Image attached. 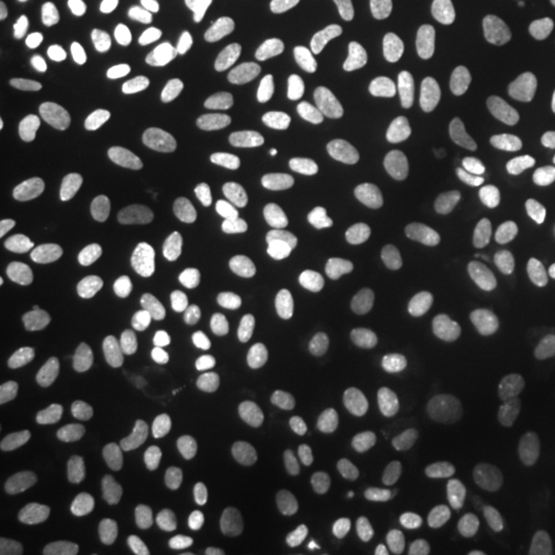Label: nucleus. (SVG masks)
<instances>
[{
  "label": "nucleus",
  "instance_id": "obj_1",
  "mask_svg": "<svg viewBox=\"0 0 555 555\" xmlns=\"http://www.w3.org/2000/svg\"><path fill=\"white\" fill-rule=\"evenodd\" d=\"M426 423L444 444L476 456H518L531 444L525 414L478 383H444L426 408Z\"/></svg>",
  "mask_w": 555,
  "mask_h": 555
},
{
  "label": "nucleus",
  "instance_id": "obj_2",
  "mask_svg": "<svg viewBox=\"0 0 555 555\" xmlns=\"http://www.w3.org/2000/svg\"><path fill=\"white\" fill-rule=\"evenodd\" d=\"M124 356L170 389L192 392L214 371V352L192 321L160 306H133L118 318Z\"/></svg>",
  "mask_w": 555,
  "mask_h": 555
},
{
  "label": "nucleus",
  "instance_id": "obj_3",
  "mask_svg": "<svg viewBox=\"0 0 555 555\" xmlns=\"http://www.w3.org/2000/svg\"><path fill=\"white\" fill-rule=\"evenodd\" d=\"M324 469L343 491L379 506L420 509L429 500V488L416 469H411L396 454H389L386 448L361 438H339L327 444Z\"/></svg>",
  "mask_w": 555,
  "mask_h": 555
},
{
  "label": "nucleus",
  "instance_id": "obj_4",
  "mask_svg": "<svg viewBox=\"0 0 555 555\" xmlns=\"http://www.w3.org/2000/svg\"><path fill=\"white\" fill-rule=\"evenodd\" d=\"M534 152L509 127H488L438 167V189L451 198L485 201L528 173Z\"/></svg>",
  "mask_w": 555,
  "mask_h": 555
},
{
  "label": "nucleus",
  "instance_id": "obj_5",
  "mask_svg": "<svg viewBox=\"0 0 555 555\" xmlns=\"http://www.w3.org/2000/svg\"><path fill=\"white\" fill-rule=\"evenodd\" d=\"M120 379V356L112 346L87 343L62 361L56 374V404L75 426H93L105 416L108 396Z\"/></svg>",
  "mask_w": 555,
  "mask_h": 555
},
{
  "label": "nucleus",
  "instance_id": "obj_6",
  "mask_svg": "<svg viewBox=\"0 0 555 555\" xmlns=\"http://www.w3.org/2000/svg\"><path fill=\"white\" fill-rule=\"evenodd\" d=\"M331 337L318 327H291L259 352L254 383L262 392H287L331 356Z\"/></svg>",
  "mask_w": 555,
  "mask_h": 555
},
{
  "label": "nucleus",
  "instance_id": "obj_7",
  "mask_svg": "<svg viewBox=\"0 0 555 555\" xmlns=\"http://www.w3.org/2000/svg\"><path fill=\"white\" fill-rule=\"evenodd\" d=\"M550 259H553L550 247L537 235H518L506 241L481 281L485 302L491 309H506L518 299H525L540 284V278L546 275Z\"/></svg>",
  "mask_w": 555,
  "mask_h": 555
},
{
  "label": "nucleus",
  "instance_id": "obj_8",
  "mask_svg": "<svg viewBox=\"0 0 555 555\" xmlns=\"http://www.w3.org/2000/svg\"><path fill=\"white\" fill-rule=\"evenodd\" d=\"M275 120L284 145L297 158L324 155L334 142V112L331 105L299 87H281L275 93Z\"/></svg>",
  "mask_w": 555,
  "mask_h": 555
},
{
  "label": "nucleus",
  "instance_id": "obj_9",
  "mask_svg": "<svg viewBox=\"0 0 555 555\" xmlns=\"http://www.w3.org/2000/svg\"><path fill=\"white\" fill-rule=\"evenodd\" d=\"M124 60H127L130 75L142 80H155L177 68V31L158 7L130 10V16L124 22Z\"/></svg>",
  "mask_w": 555,
  "mask_h": 555
},
{
  "label": "nucleus",
  "instance_id": "obj_10",
  "mask_svg": "<svg viewBox=\"0 0 555 555\" xmlns=\"http://www.w3.org/2000/svg\"><path fill=\"white\" fill-rule=\"evenodd\" d=\"M448 250H451L448 238L438 229L423 225V229H411V232H401L396 238L377 244L367 254L364 272L371 281H379V284L408 281V278L438 269L448 257Z\"/></svg>",
  "mask_w": 555,
  "mask_h": 555
},
{
  "label": "nucleus",
  "instance_id": "obj_11",
  "mask_svg": "<svg viewBox=\"0 0 555 555\" xmlns=\"http://www.w3.org/2000/svg\"><path fill=\"white\" fill-rule=\"evenodd\" d=\"M28 254L43 266H53L62 272H90V275H112L124 269V250L115 244L78 235H38L28 244Z\"/></svg>",
  "mask_w": 555,
  "mask_h": 555
},
{
  "label": "nucleus",
  "instance_id": "obj_12",
  "mask_svg": "<svg viewBox=\"0 0 555 555\" xmlns=\"http://www.w3.org/2000/svg\"><path fill=\"white\" fill-rule=\"evenodd\" d=\"M383 47L389 56L401 62H411L429 72H448L454 68L460 53H456V40L436 28L433 22L423 20H396L386 35H383Z\"/></svg>",
  "mask_w": 555,
  "mask_h": 555
},
{
  "label": "nucleus",
  "instance_id": "obj_13",
  "mask_svg": "<svg viewBox=\"0 0 555 555\" xmlns=\"http://www.w3.org/2000/svg\"><path fill=\"white\" fill-rule=\"evenodd\" d=\"M343 112L361 137H386L396 124V100L374 72H356L346 80Z\"/></svg>",
  "mask_w": 555,
  "mask_h": 555
},
{
  "label": "nucleus",
  "instance_id": "obj_14",
  "mask_svg": "<svg viewBox=\"0 0 555 555\" xmlns=\"http://www.w3.org/2000/svg\"><path fill=\"white\" fill-rule=\"evenodd\" d=\"M488 96L478 90L476 83L466 80H451L444 87H438L429 100L423 102V108L416 112V133L420 137H441L448 130H456L469 120H476L485 112Z\"/></svg>",
  "mask_w": 555,
  "mask_h": 555
},
{
  "label": "nucleus",
  "instance_id": "obj_15",
  "mask_svg": "<svg viewBox=\"0 0 555 555\" xmlns=\"http://www.w3.org/2000/svg\"><path fill=\"white\" fill-rule=\"evenodd\" d=\"M392 217V201L383 192H356L337 198L321 210V232L331 238H352L364 235L371 229H379L386 219Z\"/></svg>",
  "mask_w": 555,
  "mask_h": 555
},
{
  "label": "nucleus",
  "instance_id": "obj_16",
  "mask_svg": "<svg viewBox=\"0 0 555 555\" xmlns=\"http://www.w3.org/2000/svg\"><path fill=\"white\" fill-rule=\"evenodd\" d=\"M87 80V60L75 43L62 47L40 75V105L50 118H62L75 108Z\"/></svg>",
  "mask_w": 555,
  "mask_h": 555
},
{
  "label": "nucleus",
  "instance_id": "obj_17",
  "mask_svg": "<svg viewBox=\"0 0 555 555\" xmlns=\"http://www.w3.org/2000/svg\"><path fill=\"white\" fill-rule=\"evenodd\" d=\"M214 164L225 189H232L235 195H250L259 185V160L250 149V142L244 139L235 127H219L214 133Z\"/></svg>",
  "mask_w": 555,
  "mask_h": 555
},
{
  "label": "nucleus",
  "instance_id": "obj_18",
  "mask_svg": "<svg viewBox=\"0 0 555 555\" xmlns=\"http://www.w3.org/2000/svg\"><path fill=\"white\" fill-rule=\"evenodd\" d=\"M142 167L164 185H185L201 173L195 149L173 133H158L142 145Z\"/></svg>",
  "mask_w": 555,
  "mask_h": 555
},
{
  "label": "nucleus",
  "instance_id": "obj_19",
  "mask_svg": "<svg viewBox=\"0 0 555 555\" xmlns=\"http://www.w3.org/2000/svg\"><path fill=\"white\" fill-rule=\"evenodd\" d=\"M204 22L222 47L244 50L259 35V16L250 0H204Z\"/></svg>",
  "mask_w": 555,
  "mask_h": 555
},
{
  "label": "nucleus",
  "instance_id": "obj_20",
  "mask_svg": "<svg viewBox=\"0 0 555 555\" xmlns=\"http://www.w3.org/2000/svg\"><path fill=\"white\" fill-rule=\"evenodd\" d=\"M130 120V105L120 96H100L87 102L78 115V133L87 145H108L124 133Z\"/></svg>",
  "mask_w": 555,
  "mask_h": 555
},
{
  "label": "nucleus",
  "instance_id": "obj_21",
  "mask_svg": "<svg viewBox=\"0 0 555 555\" xmlns=\"http://www.w3.org/2000/svg\"><path fill=\"white\" fill-rule=\"evenodd\" d=\"M247 531L241 521L232 518H210L198 525L182 555H244L247 553Z\"/></svg>",
  "mask_w": 555,
  "mask_h": 555
},
{
  "label": "nucleus",
  "instance_id": "obj_22",
  "mask_svg": "<svg viewBox=\"0 0 555 555\" xmlns=\"http://www.w3.org/2000/svg\"><path fill=\"white\" fill-rule=\"evenodd\" d=\"M358 0H306L299 13V31L309 40H331L352 22Z\"/></svg>",
  "mask_w": 555,
  "mask_h": 555
},
{
  "label": "nucleus",
  "instance_id": "obj_23",
  "mask_svg": "<svg viewBox=\"0 0 555 555\" xmlns=\"http://www.w3.org/2000/svg\"><path fill=\"white\" fill-rule=\"evenodd\" d=\"M93 195L102 201V207H108L118 217H137L142 207L139 185L118 164H105L93 173Z\"/></svg>",
  "mask_w": 555,
  "mask_h": 555
},
{
  "label": "nucleus",
  "instance_id": "obj_24",
  "mask_svg": "<svg viewBox=\"0 0 555 555\" xmlns=\"http://www.w3.org/2000/svg\"><path fill=\"white\" fill-rule=\"evenodd\" d=\"M423 16L451 38H473L478 31V13L469 0H420Z\"/></svg>",
  "mask_w": 555,
  "mask_h": 555
},
{
  "label": "nucleus",
  "instance_id": "obj_25",
  "mask_svg": "<svg viewBox=\"0 0 555 555\" xmlns=\"http://www.w3.org/2000/svg\"><path fill=\"white\" fill-rule=\"evenodd\" d=\"M56 555H133V546L118 531H100V534L80 537Z\"/></svg>",
  "mask_w": 555,
  "mask_h": 555
},
{
  "label": "nucleus",
  "instance_id": "obj_26",
  "mask_svg": "<svg viewBox=\"0 0 555 555\" xmlns=\"http://www.w3.org/2000/svg\"><path fill=\"white\" fill-rule=\"evenodd\" d=\"M528 145L534 152V160H540V164H553L555 160V93L543 102Z\"/></svg>",
  "mask_w": 555,
  "mask_h": 555
},
{
  "label": "nucleus",
  "instance_id": "obj_27",
  "mask_svg": "<svg viewBox=\"0 0 555 555\" xmlns=\"http://www.w3.org/2000/svg\"><path fill=\"white\" fill-rule=\"evenodd\" d=\"M22 50V22L10 3L0 7V60L10 62Z\"/></svg>",
  "mask_w": 555,
  "mask_h": 555
},
{
  "label": "nucleus",
  "instance_id": "obj_28",
  "mask_svg": "<svg viewBox=\"0 0 555 555\" xmlns=\"http://www.w3.org/2000/svg\"><path fill=\"white\" fill-rule=\"evenodd\" d=\"M10 386V358L0 356V389Z\"/></svg>",
  "mask_w": 555,
  "mask_h": 555
},
{
  "label": "nucleus",
  "instance_id": "obj_29",
  "mask_svg": "<svg viewBox=\"0 0 555 555\" xmlns=\"http://www.w3.org/2000/svg\"><path fill=\"white\" fill-rule=\"evenodd\" d=\"M53 3H60V7H78L83 0H53Z\"/></svg>",
  "mask_w": 555,
  "mask_h": 555
},
{
  "label": "nucleus",
  "instance_id": "obj_30",
  "mask_svg": "<svg viewBox=\"0 0 555 555\" xmlns=\"http://www.w3.org/2000/svg\"><path fill=\"white\" fill-rule=\"evenodd\" d=\"M553 3H555V0H553Z\"/></svg>",
  "mask_w": 555,
  "mask_h": 555
}]
</instances>
